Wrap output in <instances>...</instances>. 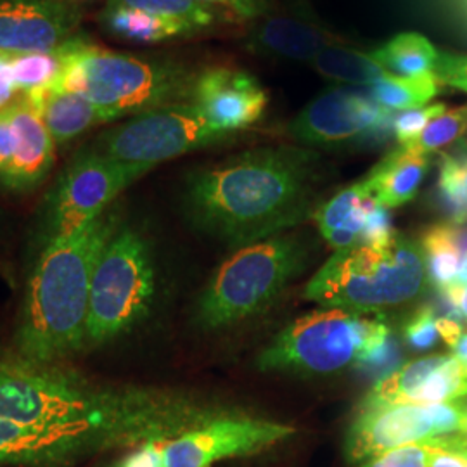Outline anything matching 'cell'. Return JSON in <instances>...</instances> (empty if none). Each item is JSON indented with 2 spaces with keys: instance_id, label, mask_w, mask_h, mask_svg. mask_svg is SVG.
<instances>
[{
  "instance_id": "1",
  "label": "cell",
  "mask_w": 467,
  "mask_h": 467,
  "mask_svg": "<svg viewBox=\"0 0 467 467\" xmlns=\"http://www.w3.org/2000/svg\"><path fill=\"white\" fill-rule=\"evenodd\" d=\"M206 420L189 401L0 353V467H71L99 451L171 440Z\"/></svg>"
},
{
  "instance_id": "2",
  "label": "cell",
  "mask_w": 467,
  "mask_h": 467,
  "mask_svg": "<svg viewBox=\"0 0 467 467\" xmlns=\"http://www.w3.org/2000/svg\"><path fill=\"white\" fill-rule=\"evenodd\" d=\"M320 156L295 146L246 150L185 179V217L222 243L244 248L316 215Z\"/></svg>"
},
{
  "instance_id": "3",
  "label": "cell",
  "mask_w": 467,
  "mask_h": 467,
  "mask_svg": "<svg viewBox=\"0 0 467 467\" xmlns=\"http://www.w3.org/2000/svg\"><path fill=\"white\" fill-rule=\"evenodd\" d=\"M119 225V212L111 206L82 231L40 250L17 326L19 357L56 364L84 348L92 277Z\"/></svg>"
},
{
  "instance_id": "4",
  "label": "cell",
  "mask_w": 467,
  "mask_h": 467,
  "mask_svg": "<svg viewBox=\"0 0 467 467\" xmlns=\"http://www.w3.org/2000/svg\"><path fill=\"white\" fill-rule=\"evenodd\" d=\"M56 50L63 71L50 88L84 96L106 123L192 100L201 73L177 57L100 47L82 32Z\"/></svg>"
},
{
  "instance_id": "5",
  "label": "cell",
  "mask_w": 467,
  "mask_h": 467,
  "mask_svg": "<svg viewBox=\"0 0 467 467\" xmlns=\"http://www.w3.org/2000/svg\"><path fill=\"white\" fill-rule=\"evenodd\" d=\"M426 279L422 248L397 233L381 246L357 243L336 250L305 287V298L358 314L379 312L419 298Z\"/></svg>"
},
{
  "instance_id": "6",
  "label": "cell",
  "mask_w": 467,
  "mask_h": 467,
  "mask_svg": "<svg viewBox=\"0 0 467 467\" xmlns=\"http://www.w3.org/2000/svg\"><path fill=\"white\" fill-rule=\"evenodd\" d=\"M305 260L306 248L293 237H270L239 248L204 289L198 322L218 329L264 312L300 274Z\"/></svg>"
},
{
  "instance_id": "7",
  "label": "cell",
  "mask_w": 467,
  "mask_h": 467,
  "mask_svg": "<svg viewBox=\"0 0 467 467\" xmlns=\"http://www.w3.org/2000/svg\"><path fill=\"white\" fill-rule=\"evenodd\" d=\"M391 337L388 326L358 312L326 308L289 324L258 358L262 370L333 374L366 357Z\"/></svg>"
},
{
  "instance_id": "8",
  "label": "cell",
  "mask_w": 467,
  "mask_h": 467,
  "mask_svg": "<svg viewBox=\"0 0 467 467\" xmlns=\"http://www.w3.org/2000/svg\"><path fill=\"white\" fill-rule=\"evenodd\" d=\"M156 291L150 243L119 225L100 253L92 277L85 345H102L148 317Z\"/></svg>"
},
{
  "instance_id": "9",
  "label": "cell",
  "mask_w": 467,
  "mask_h": 467,
  "mask_svg": "<svg viewBox=\"0 0 467 467\" xmlns=\"http://www.w3.org/2000/svg\"><path fill=\"white\" fill-rule=\"evenodd\" d=\"M152 168L117 161L90 148L78 150L38 208L36 244L44 248L56 239L82 231Z\"/></svg>"
},
{
  "instance_id": "10",
  "label": "cell",
  "mask_w": 467,
  "mask_h": 467,
  "mask_svg": "<svg viewBox=\"0 0 467 467\" xmlns=\"http://www.w3.org/2000/svg\"><path fill=\"white\" fill-rule=\"evenodd\" d=\"M234 135L217 129L192 100H187L129 118L102 132L88 148L117 161L156 167L187 152L227 142Z\"/></svg>"
},
{
  "instance_id": "11",
  "label": "cell",
  "mask_w": 467,
  "mask_h": 467,
  "mask_svg": "<svg viewBox=\"0 0 467 467\" xmlns=\"http://www.w3.org/2000/svg\"><path fill=\"white\" fill-rule=\"evenodd\" d=\"M464 409L466 405L459 401L391 403L362 409L348 431L347 455L351 462H358L399 447L461 433Z\"/></svg>"
},
{
  "instance_id": "12",
  "label": "cell",
  "mask_w": 467,
  "mask_h": 467,
  "mask_svg": "<svg viewBox=\"0 0 467 467\" xmlns=\"http://www.w3.org/2000/svg\"><path fill=\"white\" fill-rule=\"evenodd\" d=\"M388 123L393 117L370 96L333 87L301 109L289 123V134L305 146L334 148L379 135Z\"/></svg>"
},
{
  "instance_id": "13",
  "label": "cell",
  "mask_w": 467,
  "mask_h": 467,
  "mask_svg": "<svg viewBox=\"0 0 467 467\" xmlns=\"http://www.w3.org/2000/svg\"><path fill=\"white\" fill-rule=\"evenodd\" d=\"M295 434L258 419H212L165 443V467H213L220 461L265 451Z\"/></svg>"
},
{
  "instance_id": "14",
  "label": "cell",
  "mask_w": 467,
  "mask_h": 467,
  "mask_svg": "<svg viewBox=\"0 0 467 467\" xmlns=\"http://www.w3.org/2000/svg\"><path fill=\"white\" fill-rule=\"evenodd\" d=\"M82 21L75 0H0V54L57 49Z\"/></svg>"
},
{
  "instance_id": "15",
  "label": "cell",
  "mask_w": 467,
  "mask_h": 467,
  "mask_svg": "<svg viewBox=\"0 0 467 467\" xmlns=\"http://www.w3.org/2000/svg\"><path fill=\"white\" fill-rule=\"evenodd\" d=\"M192 102L217 129L235 134L258 123L267 109V90L237 67L201 69Z\"/></svg>"
},
{
  "instance_id": "16",
  "label": "cell",
  "mask_w": 467,
  "mask_h": 467,
  "mask_svg": "<svg viewBox=\"0 0 467 467\" xmlns=\"http://www.w3.org/2000/svg\"><path fill=\"white\" fill-rule=\"evenodd\" d=\"M254 21L248 35V47L262 56L312 63L320 50L337 42L306 11L267 13Z\"/></svg>"
},
{
  "instance_id": "17",
  "label": "cell",
  "mask_w": 467,
  "mask_h": 467,
  "mask_svg": "<svg viewBox=\"0 0 467 467\" xmlns=\"http://www.w3.org/2000/svg\"><path fill=\"white\" fill-rule=\"evenodd\" d=\"M17 127V150L15 160L0 185L11 192H32L42 184L54 165L56 142L40 113L23 94L9 104Z\"/></svg>"
},
{
  "instance_id": "18",
  "label": "cell",
  "mask_w": 467,
  "mask_h": 467,
  "mask_svg": "<svg viewBox=\"0 0 467 467\" xmlns=\"http://www.w3.org/2000/svg\"><path fill=\"white\" fill-rule=\"evenodd\" d=\"M23 96L40 113L57 146H65L92 127L106 123L98 106L75 92L54 90L47 87Z\"/></svg>"
},
{
  "instance_id": "19",
  "label": "cell",
  "mask_w": 467,
  "mask_h": 467,
  "mask_svg": "<svg viewBox=\"0 0 467 467\" xmlns=\"http://www.w3.org/2000/svg\"><path fill=\"white\" fill-rule=\"evenodd\" d=\"M370 198V185L368 179H362L318 206L314 218L331 248L343 250L360 243Z\"/></svg>"
},
{
  "instance_id": "20",
  "label": "cell",
  "mask_w": 467,
  "mask_h": 467,
  "mask_svg": "<svg viewBox=\"0 0 467 467\" xmlns=\"http://www.w3.org/2000/svg\"><path fill=\"white\" fill-rule=\"evenodd\" d=\"M428 168V156L410 152L401 146L391 150L366 177L372 198L388 210L414 200Z\"/></svg>"
},
{
  "instance_id": "21",
  "label": "cell",
  "mask_w": 467,
  "mask_h": 467,
  "mask_svg": "<svg viewBox=\"0 0 467 467\" xmlns=\"http://www.w3.org/2000/svg\"><path fill=\"white\" fill-rule=\"evenodd\" d=\"M100 25L108 34L137 44H156L196 32L182 21L158 16L127 5L108 4L100 13Z\"/></svg>"
},
{
  "instance_id": "22",
  "label": "cell",
  "mask_w": 467,
  "mask_h": 467,
  "mask_svg": "<svg viewBox=\"0 0 467 467\" xmlns=\"http://www.w3.org/2000/svg\"><path fill=\"white\" fill-rule=\"evenodd\" d=\"M322 77L339 84L372 85L391 77L372 54L337 40L318 52L312 61Z\"/></svg>"
},
{
  "instance_id": "23",
  "label": "cell",
  "mask_w": 467,
  "mask_h": 467,
  "mask_svg": "<svg viewBox=\"0 0 467 467\" xmlns=\"http://www.w3.org/2000/svg\"><path fill=\"white\" fill-rule=\"evenodd\" d=\"M372 56L395 77H418L433 71L438 50L420 34H400L374 50Z\"/></svg>"
},
{
  "instance_id": "24",
  "label": "cell",
  "mask_w": 467,
  "mask_h": 467,
  "mask_svg": "<svg viewBox=\"0 0 467 467\" xmlns=\"http://www.w3.org/2000/svg\"><path fill=\"white\" fill-rule=\"evenodd\" d=\"M451 355H430L389 372L370 389V393L362 401L360 409L405 403L409 395L418 388L419 384L424 383L433 372L443 368L451 360Z\"/></svg>"
},
{
  "instance_id": "25",
  "label": "cell",
  "mask_w": 467,
  "mask_h": 467,
  "mask_svg": "<svg viewBox=\"0 0 467 467\" xmlns=\"http://www.w3.org/2000/svg\"><path fill=\"white\" fill-rule=\"evenodd\" d=\"M440 84L434 71L418 77H388L378 84L368 85V96L386 111H405L424 108L440 94Z\"/></svg>"
},
{
  "instance_id": "26",
  "label": "cell",
  "mask_w": 467,
  "mask_h": 467,
  "mask_svg": "<svg viewBox=\"0 0 467 467\" xmlns=\"http://www.w3.org/2000/svg\"><path fill=\"white\" fill-rule=\"evenodd\" d=\"M108 4L127 5L158 16L182 21L196 34L208 30L222 21H227V11L208 0H108Z\"/></svg>"
},
{
  "instance_id": "27",
  "label": "cell",
  "mask_w": 467,
  "mask_h": 467,
  "mask_svg": "<svg viewBox=\"0 0 467 467\" xmlns=\"http://www.w3.org/2000/svg\"><path fill=\"white\" fill-rule=\"evenodd\" d=\"M420 248L424 253L426 272L430 281L440 291L455 284L462 254L455 243L453 222L436 223L433 227H430L422 235Z\"/></svg>"
},
{
  "instance_id": "28",
  "label": "cell",
  "mask_w": 467,
  "mask_h": 467,
  "mask_svg": "<svg viewBox=\"0 0 467 467\" xmlns=\"http://www.w3.org/2000/svg\"><path fill=\"white\" fill-rule=\"evenodd\" d=\"M9 67L17 92L26 94L54 84L63 71V63L56 49L36 50L9 54Z\"/></svg>"
},
{
  "instance_id": "29",
  "label": "cell",
  "mask_w": 467,
  "mask_h": 467,
  "mask_svg": "<svg viewBox=\"0 0 467 467\" xmlns=\"http://www.w3.org/2000/svg\"><path fill=\"white\" fill-rule=\"evenodd\" d=\"M467 132V104L457 109L445 111L443 115L434 118L433 121L424 129L418 139L407 146H401L410 152L428 156L434 150H440L457 140Z\"/></svg>"
},
{
  "instance_id": "30",
  "label": "cell",
  "mask_w": 467,
  "mask_h": 467,
  "mask_svg": "<svg viewBox=\"0 0 467 467\" xmlns=\"http://www.w3.org/2000/svg\"><path fill=\"white\" fill-rule=\"evenodd\" d=\"M440 194L451 213V222L467 223V160L443 156Z\"/></svg>"
},
{
  "instance_id": "31",
  "label": "cell",
  "mask_w": 467,
  "mask_h": 467,
  "mask_svg": "<svg viewBox=\"0 0 467 467\" xmlns=\"http://www.w3.org/2000/svg\"><path fill=\"white\" fill-rule=\"evenodd\" d=\"M447 111V106L438 102V104H430L424 108H416V109H405L393 117L391 129L395 132V137L400 146H407L414 142L419 135L424 132V129L433 121L434 118L443 115Z\"/></svg>"
},
{
  "instance_id": "32",
  "label": "cell",
  "mask_w": 467,
  "mask_h": 467,
  "mask_svg": "<svg viewBox=\"0 0 467 467\" xmlns=\"http://www.w3.org/2000/svg\"><path fill=\"white\" fill-rule=\"evenodd\" d=\"M436 314L433 308H420L414 317L410 318L405 326V341L409 343V347H412L414 350H430L433 348L440 337L438 329H436Z\"/></svg>"
},
{
  "instance_id": "33",
  "label": "cell",
  "mask_w": 467,
  "mask_h": 467,
  "mask_svg": "<svg viewBox=\"0 0 467 467\" xmlns=\"http://www.w3.org/2000/svg\"><path fill=\"white\" fill-rule=\"evenodd\" d=\"M395 231L391 225V217L388 208L381 206L374 198L368 201V217L366 225L360 235V243L370 246H381L389 243L395 237Z\"/></svg>"
},
{
  "instance_id": "34",
  "label": "cell",
  "mask_w": 467,
  "mask_h": 467,
  "mask_svg": "<svg viewBox=\"0 0 467 467\" xmlns=\"http://www.w3.org/2000/svg\"><path fill=\"white\" fill-rule=\"evenodd\" d=\"M433 71L434 75L438 77L440 84L467 92L466 54L438 52Z\"/></svg>"
},
{
  "instance_id": "35",
  "label": "cell",
  "mask_w": 467,
  "mask_h": 467,
  "mask_svg": "<svg viewBox=\"0 0 467 467\" xmlns=\"http://www.w3.org/2000/svg\"><path fill=\"white\" fill-rule=\"evenodd\" d=\"M362 467H428V451L424 443H412L384 451L372 457Z\"/></svg>"
},
{
  "instance_id": "36",
  "label": "cell",
  "mask_w": 467,
  "mask_h": 467,
  "mask_svg": "<svg viewBox=\"0 0 467 467\" xmlns=\"http://www.w3.org/2000/svg\"><path fill=\"white\" fill-rule=\"evenodd\" d=\"M17 150V127L9 106L0 111V179L11 167Z\"/></svg>"
},
{
  "instance_id": "37",
  "label": "cell",
  "mask_w": 467,
  "mask_h": 467,
  "mask_svg": "<svg viewBox=\"0 0 467 467\" xmlns=\"http://www.w3.org/2000/svg\"><path fill=\"white\" fill-rule=\"evenodd\" d=\"M168 440H150L139 451L127 455L115 467H165V443Z\"/></svg>"
},
{
  "instance_id": "38",
  "label": "cell",
  "mask_w": 467,
  "mask_h": 467,
  "mask_svg": "<svg viewBox=\"0 0 467 467\" xmlns=\"http://www.w3.org/2000/svg\"><path fill=\"white\" fill-rule=\"evenodd\" d=\"M424 445L428 451V467H467L464 451L449 447L440 440H430Z\"/></svg>"
},
{
  "instance_id": "39",
  "label": "cell",
  "mask_w": 467,
  "mask_h": 467,
  "mask_svg": "<svg viewBox=\"0 0 467 467\" xmlns=\"http://www.w3.org/2000/svg\"><path fill=\"white\" fill-rule=\"evenodd\" d=\"M218 7L233 13L239 19H258L270 11V0H208Z\"/></svg>"
},
{
  "instance_id": "40",
  "label": "cell",
  "mask_w": 467,
  "mask_h": 467,
  "mask_svg": "<svg viewBox=\"0 0 467 467\" xmlns=\"http://www.w3.org/2000/svg\"><path fill=\"white\" fill-rule=\"evenodd\" d=\"M19 96L9 67V54H0V111Z\"/></svg>"
},
{
  "instance_id": "41",
  "label": "cell",
  "mask_w": 467,
  "mask_h": 467,
  "mask_svg": "<svg viewBox=\"0 0 467 467\" xmlns=\"http://www.w3.org/2000/svg\"><path fill=\"white\" fill-rule=\"evenodd\" d=\"M436 329L440 337L453 348L455 343L459 341V337L462 336V327H461V322L459 320H453L449 317H438L436 318Z\"/></svg>"
},
{
  "instance_id": "42",
  "label": "cell",
  "mask_w": 467,
  "mask_h": 467,
  "mask_svg": "<svg viewBox=\"0 0 467 467\" xmlns=\"http://www.w3.org/2000/svg\"><path fill=\"white\" fill-rule=\"evenodd\" d=\"M440 295L443 300L449 301L455 308H459L462 317L467 318V285L451 284L449 287L441 289Z\"/></svg>"
},
{
  "instance_id": "43",
  "label": "cell",
  "mask_w": 467,
  "mask_h": 467,
  "mask_svg": "<svg viewBox=\"0 0 467 467\" xmlns=\"http://www.w3.org/2000/svg\"><path fill=\"white\" fill-rule=\"evenodd\" d=\"M451 350H453L451 355L457 358V362L461 364V368L466 372L467 376V331L462 333V336L459 337V341L455 343V347Z\"/></svg>"
},
{
  "instance_id": "44",
  "label": "cell",
  "mask_w": 467,
  "mask_h": 467,
  "mask_svg": "<svg viewBox=\"0 0 467 467\" xmlns=\"http://www.w3.org/2000/svg\"><path fill=\"white\" fill-rule=\"evenodd\" d=\"M455 284H457V285H467V253L466 254H462V258H461Z\"/></svg>"
},
{
  "instance_id": "45",
  "label": "cell",
  "mask_w": 467,
  "mask_h": 467,
  "mask_svg": "<svg viewBox=\"0 0 467 467\" xmlns=\"http://www.w3.org/2000/svg\"><path fill=\"white\" fill-rule=\"evenodd\" d=\"M459 434V438L462 440V443H467V405L466 409H464V422H462V430H461V433Z\"/></svg>"
}]
</instances>
